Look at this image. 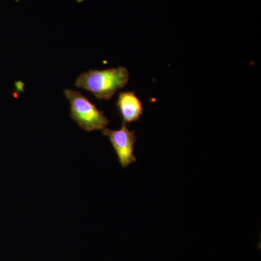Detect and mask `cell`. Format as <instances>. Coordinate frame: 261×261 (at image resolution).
<instances>
[{
    "mask_svg": "<svg viewBox=\"0 0 261 261\" xmlns=\"http://www.w3.org/2000/svg\"><path fill=\"white\" fill-rule=\"evenodd\" d=\"M129 73L124 67L105 70H90L77 78L75 86L88 91L101 100H109L128 84Z\"/></svg>",
    "mask_w": 261,
    "mask_h": 261,
    "instance_id": "6da1fadb",
    "label": "cell"
},
{
    "mask_svg": "<svg viewBox=\"0 0 261 261\" xmlns=\"http://www.w3.org/2000/svg\"><path fill=\"white\" fill-rule=\"evenodd\" d=\"M70 103V118L86 132L102 130L109 123L105 113L80 92L73 89L64 91Z\"/></svg>",
    "mask_w": 261,
    "mask_h": 261,
    "instance_id": "7a4b0ae2",
    "label": "cell"
},
{
    "mask_svg": "<svg viewBox=\"0 0 261 261\" xmlns=\"http://www.w3.org/2000/svg\"><path fill=\"white\" fill-rule=\"evenodd\" d=\"M102 132L111 142L122 168H126L137 161L135 154V145L137 138L135 130L128 129L126 123L123 122L120 129L111 130L106 128Z\"/></svg>",
    "mask_w": 261,
    "mask_h": 261,
    "instance_id": "3957f363",
    "label": "cell"
},
{
    "mask_svg": "<svg viewBox=\"0 0 261 261\" xmlns=\"http://www.w3.org/2000/svg\"><path fill=\"white\" fill-rule=\"evenodd\" d=\"M116 106L125 123L139 121L143 114V105L135 92H121L118 94Z\"/></svg>",
    "mask_w": 261,
    "mask_h": 261,
    "instance_id": "277c9868",
    "label": "cell"
}]
</instances>
